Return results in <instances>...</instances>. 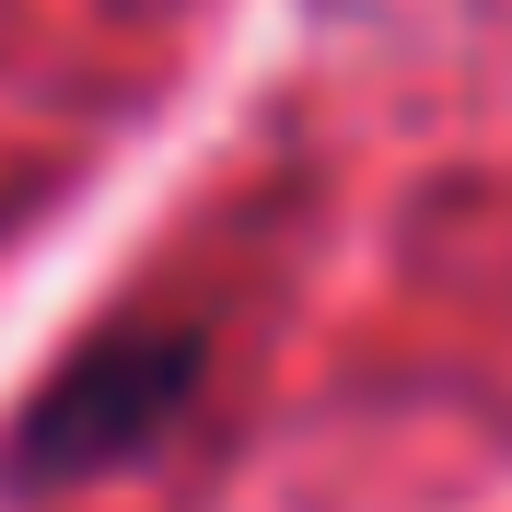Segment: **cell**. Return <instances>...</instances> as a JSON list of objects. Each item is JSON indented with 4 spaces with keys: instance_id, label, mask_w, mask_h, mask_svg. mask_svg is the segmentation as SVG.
Listing matches in <instances>:
<instances>
[{
    "instance_id": "obj_1",
    "label": "cell",
    "mask_w": 512,
    "mask_h": 512,
    "mask_svg": "<svg viewBox=\"0 0 512 512\" xmlns=\"http://www.w3.org/2000/svg\"><path fill=\"white\" fill-rule=\"evenodd\" d=\"M187 384H198V338H187V326H163V315H128V326H105L94 350H82V361H70V373L24 408L12 466H24V478L128 466L163 419L187 408Z\"/></svg>"
}]
</instances>
